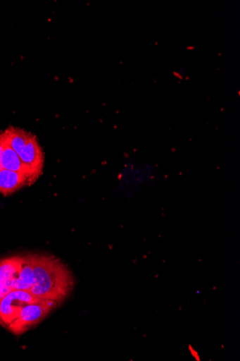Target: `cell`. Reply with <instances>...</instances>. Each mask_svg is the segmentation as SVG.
<instances>
[{
  "instance_id": "obj_1",
  "label": "cell",
  "mask_w": 240,
  "mask_h": 361,
  "mask_svg": "<svg viewBox=\"0 0 240 361\" xmlns=\"http://www.w3.org/2000/svg\"><path fill=\"white\" fill-rule=\"evenodd\" d=\"M60 305L53 302H44L31 304L25 307L8 329L15 335H20L40 323L53 310Z\"/></svg>"
},
{
  "instance_id": "obj_2",
  "label": "cell",
  "mask_w": 240,
  "mask_h": 361,
  "mask_svg": "<svg viewBox=\"0 0 240 361\" xmlns=\"http://www.w3.org/2000/svg\"><path fill=\"white\" fill-rule=\"evenodd\" d=\"M44 302L51 301L40 300L26 290L11 291L0 301V325L8 329V327L17 319L19 313L25 307Z\"/></svg>"
},
{
  "instance_id": "obj_3",
  "label": "cell",
  "mask_w": 240,
  "mask_h": 361,
  "mask_svg": "<svg viewBox=\"0 0 240 361\" xmlns=\"http://www.w3.org/2000/svg\"><path fill=\"white\" fill-rule=\"evenodd\" d=\"M19 156L31 172L39 178L44 169V155L35 135H31Z\"/></svg>"
},
{
  "instance_id": "obj_4",
  "label": "cell",
  "mask_w": 240,
  "mask_h": 361,
  "mask_svg": "<svg viewBox=\"0 0 240 361\" xmlns=\"http://www.w3.org/2000/svg\"><path fill=\"white\" fill-rule=\"evenodd\" d=\"M37 180L25 174L2 169L0 171V195H11Z\"/></svg>"
},
{
  "instance_id": "obj_8",
  "label": "cell",
  "mask_w": 240,
  "mask_h": 361,
  "mask_svg": "<svg viewBox=\"0 0 240 361\" xmlns=\"http://www.w3.org/2000/svg\"><path fill=\"white\" fill-rule=\"evenodd\" d=\"M4 145H5V134L4 130L0 131V171H1L3 169L2 166V156L4 150Z\"/></svg>"
},
{
  "instance_id": "obj_7",
  "label": "cell",
  "mask_w": 240,
  "mask_h": 361,
  "mask_svg": "<svg viewBox=\"0 0 240 361\" xmlns=\"http://www.w3.org/2000/svg\"><path fill=\"white\" fill-rule=\"evenodd\" d=\"M20 256L0 259V281L12 283L20 270Z\"/></svg>"
},
{
  "instance_id": "obj_5",
  "label": "cell",
  "mask_w": 240,
  "mask_h": 361,
  "mask_svg": "<svg viewBox=\"0 0 240 361\" xmlns=\"http://www.w3.org/2000/svg\"><path fill=\"white\" fill-rule=\"evenodd\" d=\"M2 166L4 169L25 174L35 180L39 178L31 172L25 165L20 156L11 147L6 139V136L4 150L2 156Z\"/></svg>"
},
{
  "instance_id": "obj_6",
  "label": "cell",
  "mask_w": 240,
  "mask_h": 361,
  "mask_svg": "<svg viewBox=\"0 0 240 361\" xmlns=\"http://www.w3.org/2000/svg\"><path fill=\"white\" fill-rule=\"evenodd\" d=\"M4 133L8 145L18 155L26 146L32 135L26 130L13 126L5 130Z\"/></svg>"
}]
</instances>
